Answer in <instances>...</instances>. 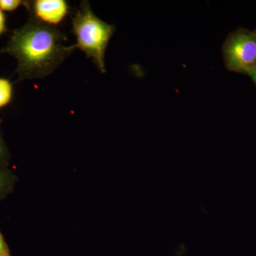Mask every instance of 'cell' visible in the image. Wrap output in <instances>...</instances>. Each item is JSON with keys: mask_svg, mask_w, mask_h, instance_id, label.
I'll use <instances>...</instances> for the list:
<instances>
[{"mask_svg": "<svg viewBox=\"0 0 256 256\" xmlns=\"http://www.w3.org/2000/svg\"><path fill=\"white\" fill-rule=\"evenodd\" d=\"M222 50L228 70L246 74L256 66V32L238 30L230 34Z\"/></svg>", "mask_w": 256, "mask_h": 256, "instance_id": "3957f363", "label": "cell"}, {"mask_svg": "<svg viewBox=\"0 0 256 256\" xmlns=\"http://www.w3.org/2000/svg\"><path fill=\"white\" fill-rule=\"evenodd\" d=\"M16 182V175L8 168V165L0 166V200L13 191Z\"/></svg>", "mask_w": 256, "mask_h": 256, "instance_id": "5b68a950", "label": "cell"}, {"mask_svg": "<svg viewBox=\"0 0 256 256\" xmlns=\"http://www.w3.org/2000/svg\"><path fill=\"white\" fill-rule=\"evenodd\" d=\"M8 31L6 25V16L2 10H0V36Z\"/></svg>", "mask_w": 256, "mask_h": 256, "instance_id": "30bf717a", "label": "cell"}, {"mask_svg": "<svg viewBox=\"0 0 256 256\" xmlns=\"http://www.w3.org/2000/svg\"><path fill=\"white\" fill-rule=\"evenodd\" d=\"M72 26L76 37V43L74 45L75 50L84 52L101 73H106V52L116 26L98 18L88 1L82 2L74 16Z\"/></svg>", "mask_w": 256, "mask_h": 256, "instance_id": "7a4b0ae2", "label": "cell"}, {"mask_svg": "<svg viewBox=\"0 0 256 256\" xmlns=\"http://www.w3.org/2000/svg\"><path fill=\"white\" fill-rule=\"evenodd\" d=\"M10 160V153L8 151V146L1 132V121H0V166L2 165H8V162Z\"/></svg>", "mask_w": 256, "mask_h": 256, "instance_id": "ba28073f", "label": "cell"}, {"mask_svg": "<svg viewBox=\"0 0 256 256\" xmlns=\"http://www.w3.org/2000/svg\"><path fill=\"white\" fill-rule=\"evenodd\" d=\"M24 6L31 18L55 28L64 21L70 10L65 0H34L25 2Z\"/></svg>", "mask_w": 256, "mask_h": 256, "instance_id": "277c9868", "label": "cell"}, {"mask_svg": "<svg viewBox=\"0 0 256 256\" xmlns=\"http://www.w3.org/2000/svg\"><path fill=\"white\" fill-rule=\"evenodd\" d=\"M25 2L22 0H0V10L12 12L21 5H24Z\"/></svg>", "mask_w": 256, "mask_h": 256, "instance_id": "52a82bcc", "label": "cell"}, {"mask_svg": "<svg viewBox=\"0 0 256 256\" xmlns=\"http://www.w3.org/2000/svg\"><path fill=\"white\" fill-rule=\"evenodd\" d=\"M12 97V84L8 79L0 78V108L9 105Z\"/></svg>", "mask_w": 256, "mask_h": 256, "instance_id": "8992f818", "label": "cell"}, {"mask_svg": "<svg viewBox=\"0 0 256 256\" xmlns=\"http://www.w3.org/2000/svg\"><path fill=\"white\" fill-rule=\"evenodd\" d=\"M0 256H12L8 244L5 242L4 236L0 232Z\"/></svg>", "mask_w": 256, "mask_h": 256, "instance_id": "9c48e42d", "label": "cell"}, {"mask_svg": "<svg viewBox=\"0 0 256 256\" xmlns=\"http://www.w3.org/2000/svg\"><path fill=\"white\" fill-rule=\"evenodd\" d=\"M246 74H248L252 78V80L255 82L256 85V66L252 67V68L248 69Z\"/></svg>", "mask_w": 256, "mask_h": 256, "instance_id": "8fae6325", "label": "cell"}, {"mask_svg": "<svg viewBox=\"0 0 256 256\" xmlns=\"http://www.w3.org/2000/svg\"><path fill=\"white\" fill-rule=\"evenodd\" d=\"M64 36L55 26L30 16L28 22L13 32L0 54H9L18 60V80L38 79L50 75L73 53L74 45L65 46Z\"/></svg>", "mask_w": 256, "mask_h": 256, "instance_id": "6da1fadb", "label": "cell"}]
</instances>
